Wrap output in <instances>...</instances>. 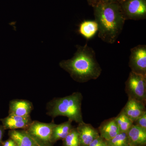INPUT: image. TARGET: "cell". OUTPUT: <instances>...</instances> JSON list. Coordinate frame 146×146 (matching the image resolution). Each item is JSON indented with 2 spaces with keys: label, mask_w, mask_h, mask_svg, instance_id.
I'll list each match as a JSON object with an SVG mask.
<instances>
[{
  "label": "cell",
  "mask_w": 146,
  "mask_h": 146,
  "mask_svg": "<svg viewBox=\"0 0 146 146\" xmlns=\"http://www.w3.org/2000/svg\"><path fill=\"white\" fill-rule=\"evenodd\" d=\"M76 47L77 50L73 57L60 61L59 66L77 82L84 83L96 80L100 76L102 69L95 51L86 44L84 46L77 45Z\"/></svg>",
  "instance_id": "cell-1"
},
{
  "label": "cell",
  "mask_w": 146,
  "mask_h": 146,
  "mask_svg": "<svg viewBox=\"0 0 146 146\" xmlns=\"http://www.w3.org/2000/svg\"><path fill=\"white\" fill-rule=\"evenodd\" d=\"M93 8L98 37L108 44H114L121 33L125 21L119 4L100 2Z\"/></svg>",
  "instance_id": "cell-2"
},
{
  "label": "cell",
  "mask_w": 146,
  "mask_h": 146,
  "mask_svg": "<svg viewBox=\"0 0 146 146\" xmlns=\"http://www.w3.org/2000/svg\"><path fill=\"white\" fill-rule=\"evenodd\" d=\"M83 96L81 93L75 92L62 98H55L46 105V115L52 119L64 116L68 120L79 123L83 121L82 112Z\"/></svg>",
  "instance_id": "cell-3"
},
{
  "label": "cell",
  "mask_w": 146,
  "mask_h": 146,
  "mask_svg": "<svg viewBox=\"0 0 146 146\" xmlns=\"http://www.w3.org/2000/svg\"><path fill=\"white\" fill-rule=\"evenodd\" d=\"M125 91L128 98L146 104V76L131 71L125 82Z\"/></svg>",
  "instance_id": "cell-4"
},
{
  "label": "cell",
  "mask_w": 146,
  "mask_h": 146,
  "mask_svg": "<svg viewBox=\"0 0 146 146\" xmlns=\"http://www.w3.org/2000/svg\"><path fill=\"white\" fill-rule=\"evenodd\" d=\"M55 125L54 121L49 123L33 121L26 130L38 146L54 145L51 142V136Z\"/></svg>",
  "instance_id": "cell-5"
},
{
  "label": "cell",
  "mask_w": 146,
  "mask_h": 146,
  "mask_svg": "<svg viewBox=\"0 0 146 146\" xmlns=\"http://www.w3.org/2000/svg\"><path fill=\"white\" fill-rule=\"evenodd\" d=\"M119 4L125 21L146 19V0H121Z\"/></svg>",
  "instance_id": "cell-6"
},
{
  "label": "cell",
  "mask_w": 146,
  "mask_h": 146,
  "mask_svg": "<svg viewBox=\"0 0 146 146\" xmlns=\"http://www.w3.org/2000/svg\"><path fill=\"white\" fill-rule=\"evenodd\" d=\"M128 65L131 72L146 76V46L139 45L130 50Z\"/></svg>",
  "instance_id": "cell-7"
},
{
  "label": "cell",
  "mask_w": 146,
  "mask_h": 146,
  "mask_svg": "<svg viewBox=\"0 0 146 146\" xmlns=\"http://www.w3.org/2000/svg\"><path fill=\"white\" fill-rule=\"evenodd\" d=\"M1 121L5 130H26L33 120L32 119L31 116L23 117L9 115L6 117L1 119Z\"/></svg>",
  "instance_id": "cell-8"
},
{
  "label": "cell",
  "mask_w": 146,
  "mask_h": 146,
  "mask_svg": "<svg viewBox=\"0 0 146 146\" xmlns=\"http://www.w3.org/2000/svg\"><path fill=\"white\" fill-rule=\"evenodd\" d=\"M77 129L78 132L80 146H88L95 139L100 136L98 129L90 124L82 121L78 123Z\"/></svg>",
  "instance_id": "cell-9"
},
{
  "label": "cell",
  "mask_w": 146,
  "mask_h": 146,
  "mask_svg": "<svg viewBox=\"0 0 146 146\" xmlns=\"http://www.w3.org/2000/svg\"><path fill=\"white\" fill-rule=\"evenodd\" d=\"M33 108L32 103L28 100H13L9 102V115L29 117L30 116Z\"/></svg>",
  "instance_id": "cell-10"
},
{
  "label": "cell",
  "mask_w": 146,
  "mask_h": 146,
  "mask_svg": "<svg viewBox=\"0 0 146 146\" xmlns=\"http://www.w3.org/2000/svg\"><path fill=\"white\" fill-rule=\"evenodd\" d=\"M146 105L136 100L128 98L122 111L133 122L146 111Z\"/></svg>",
  "instance_id": "cell-11"
},
{
  "label": "cell",
  "mask_w": 146,
  "mask_h": 146,
  "mask_svg": "<svg viewBox=\"0 0 146 146\" xmlns=\"http://www.w3.org/2000/svg\"><path fill=\"white\" fill-rule=\"evenodd\" d=\"M100 136L106 141H108L120 133L115 117L105 120L101 124L98 130Z\"/></svg>",
  "instance_id": "cell-12"
},
{
  "label": "cell",
  "mask_w": 146,
  "mask_h": 146,
  "mask_svg": "<svg viewBox=\"0 0 146 146\" xmlns=\"http://www.w3.org/2000/svg\"><path fill=\"white\" fill-rule=\"evenodd\" d=\"M126 133L129 145L133 146H146V130L133 124Z\"/></svg>",
  "instance_id": "cell-13"
},
{
  "label": "cell",
  "mask_w": 146,
  "mask_h": 146,
  "mask_svg": "<svg viewBox=\"0 0 146 146\" xmlns=\"http://www.w3.org/2000/svg\"><path fill=\"white\" fill-rule=\"evenodd\" d=\"M8 136L15 141L17 146H39L25 129L9 130Z\"/></svg>",
  "instance_id": "cell-14"
},
{
  "label": "cell",
  "mask_w": 146,
  "mask_h": 146,
  "mask_svg": "<svg viewBox=\"0 0 146 146\" xmlns=\"http://www.w3.org/2000/svg\"><path fill=\"white\" fill-rule=\"evenodd\" d=\"M72 121L68 120L67 121L56 124L53 128L51 142L54 144L59 140H63L70 132L74 127L72 125Z\"/></svg>",
  "instance_id": "cell-15"
},
{
  "label": "cell",
  "mask_w": 146,
  "mask_h": 146,
  "mask_svg": "<svg viewBox=\"0 0 146 146\" xmlns=\"http://www.w3.org/2000/svg\"><path fill=\"white\" fill-rule=\"evenodd\" d=\"M98 24L95 21H85L79 26V33L86 39H91L95 36L98 31Z\"/></svg>",
  "instance_id": "cell-16"
},
{
  "label": "cell",
  "mask_w": 146,
  "mask_h": 146,
  "mask_svg": "<svg viewBox=\"0 0 146 146\" xmlns=\"http://www.w3.org/2000/svg\"><path fill=\"white\" fill-rule=\"evenodd\" d=\"M115 119L120 132L127 133L133 124V121L127 117L122 110L117 116L115 117Z\"/></svg>",
  "instance_id": "cell-17"
},
{
  "label": "cell",
  "mask_w": 146,
  "mask_h": 146,
  "mask_svg": "<svg viewBox=\"0 0 146 146\" xmlns=\"http://www.w3.org/2000/svg\"><path fill=\"white\" fill-rule=\"evenodd\" d=\"M62 141V146H80L78 132L76 127H74Z\"/></svg>",
  "instance_id": "cell-18"
},
{
  "label": "cell",
  "mask_w": 146,
  "mask_h": 146,
  "mask_svg": "<svg viewBox=\"0 0 146 146\" xmlns=\"http://www.w3.org/2000/svg\"><path fill=\"white\" fill-rule=\"evenodd\" d=\"M106 142L107 146H127L129 145L127 134L124 132H120Z\"/></svg>",
  "instance_id": "cell-19"
},
{
  "label": "cell",
  "mask_w": 146,
  "mask_h": 146,
  "mask_svg": "<svg viewBox=\"0 0 146 146\" xmlns=\"http://www.w3.org/2000/svg\"><path fill=\"white\" fill-rule=\"evenodd\" d=\"M133 124L146 130V111L133 122Z\"/></svg>",
  "instance_id": "cell-20"
},
{
  "label": "cell",
  "mask_w": 146,
  "mask_h": 146,
  "mask_svg": "<svg viewBox=\"0 0 146 146\" xmlns=\"http://www.w3.org/2000/svg\"><path fill=\"white\" fill-rule=\"evenodd\" d=\"M1 146H17L15 141L13 139L9 138L5 141H3Z\"/></svg>",
  "instance_id": "cell-21"
},
{
  "label": "cell",
  "mask_w": 146,
  "mask_h": 146,
  "mask_svg": "<svg viewBox=\"0 0 146 146\" xmlns=\"http://www.w3.org/2000/svg\"><path fill=\"white\" fill-rule=\"evenodd\" d=\"M105 141L106 140L100 136L92 141L88 146H98Z\"/></svg>",
  "instance_id": "cell-22"
},
{
  "label": "cell",
  "mask_w": 146,
  "mask_h": 146,
  "mask_svg": "<svg viewBox=\"0 0 146 146\" xmlns=\"http://www.w3.org/2000/svg\"><path fill=\"white\" fill-rule=\"evenodd\" d=\"M5 129L2 125L0 124V146L2 143L3 137L5 132Z\"/></svg>",
  "instance_id": "cell-23"
},
{
  "label": "cell",
  "mask_w": 146,
  "mask_h": 146,
  "mask_svg": "<svg viewBox=\"0 0 146 146\" xmlns=\"http://www.w3.org/2000/svg\"><path fill=\"white\" fill-rule=\"evenodd\" d=\"M121 0H100V2L104 3H119Z\"/></svg>",
  "instance_id": "cell-24"
},
{
  "label": "cell",
  "mask_w": 146,
  "mask_h": 146,
  "mask_svg": "<svg viewBox=\"0 0 146 146\" xmlns=\"http://www.w3.org/2000/svg\"><path fill=\"white\" fill-rule=\"evenodd\" d=\"M86 1L89 5L93 7L100 3V0H86Z\"/></svg>",
  "instance_id": "cell-25"
},
{
  "label": "cell",
  "mask_w": 146,
  "mask_h": 146,
  "mask_svg": "<svg viewBox=\"0 0 146 146\" xmlns=\"http://www.w3.org/2000/svg\"><path fill=\"white\" fill-rule=\"evenodd\" d=\"M98 146H107L106 141H104L103 142L100 144V145H99Z\"/></svg>",
  "instance_id": "cell-26"
},
{
  "label": "cell",
  "mask_w": 146,
  "mask_h": 146,
  "mask_svg": "<svg viewBox=\"0 0 146 146\" xmlns=\"http://www.w3.org/2000/svg\"><path fill=\"white\" fill-rule=\"evenodd\" d=\"M127 146H133L131 145H127Z\"/></svg>",
  "instance_id": "cell-27"
},
{
  "label": "cell",
  "mask_w": 146,
  "mask_h": 146,
  "mask_svg": "<svg viewBox=\"0 0 146 146\" xmlns=\"http://www.w3.org/2000/svg\"><path fill=\"white\" fill-rule=\"evenodd\" d=\"M54 146V145H52V146Z\"/></svg>",
  "instance_id": "cell-28"
}]
</instances>
